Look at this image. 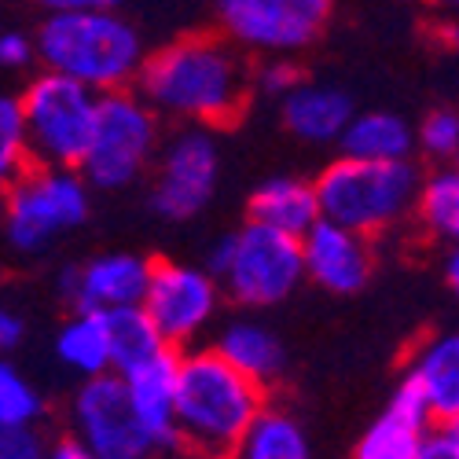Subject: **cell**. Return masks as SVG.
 Listing matches in <instances>:
<instances>
[{
	"label": "cell",
	"mask_w": 459,
	"mask_h": 459,
	"mask_svg": "<svg viewBox=\"0 0 459 459\" xmlns=\"http://www.w3.org/2000/svg\"><path fill=\"white\" fill-rule=\"evenodd\" d=\"M264 408L269 397L261 382L228 364L217 350L180 353L177 427L184 448L203 459H228Z\"/></svg>",
	"instance_id": "obj_1"
},
{
	"label": "cell",
	"mask_w": 459,
	"mask_h": 459,
	"mask_svg": "<svg viewBox=\"0 0 459 459\" xmlns=\"http://www.w3.org/2000/svg\"><path fill=\"white\" fill-rule=\"evenodd\" d=\"M140 96L184 122H228L247 100V70L213 37H187L155 52L140 70Z\"/></svg>",
	"instance_id": "obj_2"
},
{
	"label": "cell",
	"mask_w": 459,
	"mask_h": 459,
	"mask_svg": "<svg viewBox=\"0 0 459 459\" xmlns=\"http://www.w3.org/2000/svg\"><path fill=\"white\" fill-rule=\"evenodd\" d=\"M37 59L89 89L118 92L143 70V41L129 19L114 12H48L37 30Z\"/></svg>",
	"instance_id": "obj_3"
},
{
	"label": "cell",
	"mask_w": 459,
	"mask_h": 459,
	"mask_svg": "<svg viewBox=\"0 0 459 459\" xmlns=\"http://www.w3.org/2000/svg\"><path fill=\"white\" fill-rule=\"evenodd\" d=\"M419 187H423V173L415 169L411 159L371 162L338 155L316 177L320 213L360 236L386 232L401 217H408L419 203Z\"/></svg>",
	"instance_id": "obj_4"
},
{
	"label": "cell",
	"mask_w": 459,
	"mask_h": 459,
	"mask_svg": "<svg viewBox=\"0 0 459 459\" xmlns=\"http://www.w3.org/2000/svg\"><path fill=\"white\" fill-rule=\"evenodd\" d=\"M206 269L221 280L232 301L247 309H269L287 301L305 280V254L298 236H283L276 228L250 221L210 247Z\"/></svg>",
	"instance_id": "obj_5"
},
{
	"label": "cell",
	"mask_w": 459,
	"mask_h": 459,
	"mask_svg": "<svg viewBox=\"0 0 459 459\" xmlns=\"http://www.w3.org/2000/svg\"><path fill=\"white\" fill-rule=\"evenodd\" d=\"M22 114L37 166L82 169L100 118L96 89L66 78V74L45 70L22 92Z\"/></svg>",
	"instance_id": "obj_6"
},
{
	"label": "cell",
	"mask_w": 459,
	"mask_h": 459,
	"mask_svg": "<svg viewBox=\"0 0 459 459\" xmlns=\"http://www.w3.org/2000/svg\"><path fill=\"white\" fill-rule=\"evenodd\" d=\"M89 180L63 166L26 169L4 199V236L15 250L37 254L52 247L63 232L85 224Z\"/></svg>",
	"instance_id": "obj_7"
},
{
	"label": "cell",
	"mask_w": 459,
	"mask_h": 459,
	"mask_svg": "<svg viewBox=\"0 0 459 459\" xmlns=\"http://www.w3.org/2000/svg\"><path fill=\"white\" fill-rule=\"evenodd\" d=\"M155 147H159L155 107L126 89L103 92L92 147L82 162V177L103 191L129 187L147 169V162L155 159Z\"/></svg>",
	"instance_id": "obj_8"
},
{
	"label": "cell",
	"mask_w": 459,
	"mask_h": 459,
	"mask_svg": "<svg viewBox=\"0 0 459 459\" xmlns=\"http://www.w3.org/2000/svg\"><path fill=\"white\" fill-rule=\"evenodd\" d=\"M74 437L100 459H155L159 445L147 434L143 419L129 397L118 371L85 378L70 404Z\"/></svg>",
	"instance_id": "obj_9"
},
{
	"label": "cell",
	"mask_w": 459,
	"mask_h": 459,
	"mask_svg": "<svg viewBox=\"0 0 459 459\" xmlns=\"http://www.w3.org/2000/svg\"><path fill=\"white\" fill-rule=\"evenodd\" d=\"M221 294L224 287L210 269H195V264H180V261H155V276H151L143 309L169 346L180 350L213 324Z\"/></svg>",
	"instance_id": "obj_10"
},
{
	"label": "cell",
	"mask_w": 459,
	"mask_h": 459,
	"mask_svg": "<svg viewBox=\"0 0 459 459\" xmlns=\"http://www.w3.org/2000/svg\"><path fill=\"white\" fill-rule=\"evenodd\" d=\"M221 155L210 129H180L159 159V177L151 187V206L166 221H187L206 210L217 191Z\"/></svg>",
	"instance_id": "obj_11"
},
{
	"label": "cell",
	"mask_w": 459,
	"mask_h": 459,
	"mask_svg": "<svg viewBox=\"0 0 459 459\" xmlns=\"http://www.w3.org/2000/svg\"><path fill=\"white\" fill-rule=\"evenodd\" d=\"M151 276H155V261H147L143 254L114 250L66 269L59 276V294L74 309L114 313V309H129V305H143Z\"/></svg>",
	"instance_id": "obj_12"
},
{
	"label": "cell",
	"mask_w": 459,
	"mask_h": 459,
	"mask_svg": "<svg viewBox=\"0 0 459 459\" xmlns=\"http://www.w3.org/2000/svg\"><path fill=\"white\" fill-rule=\"evenodd\" d=\"M301 254H305V276L327 294H357L371 280L368 236L327 217H320L301 236Z\"/></svg>",
	"instance_id": "obj_13"
},
{
	"label": "cell",
	"mask_w": 459,
	"mask_h": 459,
	"mask_svg": "<svg viewBox=\"0 0 459 459\" xmlns=\"http://www.w3.org/2000/svg\"><path fill=\"white\" fill-rule=\"evenodd\" d=\"M217 19L236 45L257 52H298L320 37L287 0H217Z\"/></svg>",
	"instance_id": "obj_14"
},
{
	"label": "cell",
	"mask_w": 459,
	"mask_h": 459,
	"mask_svg": "<svg viewBox=\"0 0 459 459\" xmlns=\"http://www.w3.org/2000/svg\"><path fill=\"white\" fill-rule=\"evenodd\" d=\"M437 427V419L427 404V397L419 394V386L404 375L397 382L394 397L386 401L375 415V423L360 434L353 459H415V452L423 448L430 430Z\"/></svg>",
	"instance_id": "obj_15"
},
{
	"label": "cell",
	"mask_w": 459,
	"mask_h": 459,
	"mask_svg": "<svg viewBox=\"0 0 459 459\" xmlns=\"http://www.w3.org/2000/svg\"><path fill=\"white\" fill-rule=\"evenodd\" d=\"M126 378L129 397L143 419L147 434L155 437L159 452H177L184 448L180 441V427H177V378H180V353L166 350L155 360H147L140 368H133Z\"/></svg>",
	"instance_id": "obj_16"
},
{
	"label": "cell",
	"mask_w": 459,
	"mask_h": 459,
	"mask_svg": "<svg viewBox=\"0 0 459 459\" xmlns=\"http://www.w3.org/2000/svg\"><path fill=\"white\" fill-rule=\"evenodd\" d=\"M280 114L283 126L305 143H338L346 126L357 118L353 96L324 82H301L298 89H290L280 100Z\"/></svg>",
	"instance_id": "obj_17"
},
{
	"label": "cell",
	"mask_w": 459,
	"mask_h": 459,
	"mask_svg": "<svg viewBox=\"0 0 459 459\" xmlns=\"http://www.w3.org/2000/svg\"><path fill=\"white\" fill-rule=\"evenodd\" d=\"M247 210H250V221L254 224L276 228V232L298 236V239L324 217L320 213L316 184L301 180V177H269L264 184L254 187Z\"/></svg>",
	"instance_id": "obj_18"
},
{
	"label": "cell",
	"mask_w": 459,
	"mask_h": 459,
	"mask_svg": "<svg viewBox=\"0 0 459 459\" xmlns=\"http://www.w3.org/2000/svg\"><path fill=\"white\" fill-rule=\"evenodd\" d=\"M427 397L437 427L459 415V334H434L415 350L404 371Z\"/></svg>",
	"instance_id": "obj_19"
},
{
	"label": "cell",
	"mask_w": 459,
	"mask_h": 459,
	"mask_svg": "<svg viewBox=\"0 0 459 459\" xmlns=\"http://www.w3.org/2000/svg\"><path fill=\"white\" fill-rule=\"evenodd\" d=\"M213 350L228 364H236L243 375L261 382V386L276 382L283 375V368H287L283 342L264 324H257V320H232V324H224L217 342H213Z\"/></svg>",
	"instance_id": "obj_20"
},
{
	"label": "cell",
	"mask_w": 459,
	"mask_h": 459,
	"mask_svg": "<svg viewBox=\"0 0 459 459\" xmlns=\"http://www.w3.org/2000/svg\"><path fill=\"white\" fill-rule=\"evenodd\" d=\"M342 155L350 159H371V162H404L419 147L411 126L394 110H364L346 126L338 140Z\"/></svg>",
	"instance_id": "obj_21"
},
{
	"label": "cell",
	"mask_w": 459,
	"mask_h": 459,
	"mask_svg": "<svg viewBox=\"0 0 459 459\" xmlns=\"http://www.w3.org/2000/svg\"><path fill=\"white\" fill-rule=\"evenodd\" d=\"M56 357L82 378H96L114 371V350H110V320L107 313L74 309V316L56 334Z\"/></svg>",
	"instance_id": "obj_22"
},
{
	"label": "cell",
	"mask_w": 459,
	"mask_h": 459,
	"mask_svg": "<svg viewBox=\"0 0 459 459\" xmlns=\"http://www.w3.org/2000/svg\"><path fill=\"white\" fill-rule=\"evenodd\" d=\"M228 459H313V445L290 411L269 404Z\"/></svg>",
	"instance_id": "obj_23"
},
{
	"label": "cell",
	"mask_w": 459,
	"mask_h": 459,
	"mask_svg": "<svg viewBox=\"0 0 459 459\" xmlns=\"http://www.w3.org/2000/svg\"><path fill=\"white\" fill-rule=\"evenodd\" d=\"M110 320V350H114V371L129 375L133 368L155 360L159 353L173 350L155 327V320L147 316L143 305H129V309H114L107 313Z\"/></svg>",
	"instance_id": "obj_24"
},
{
	"label": "cell",
	"mask_w": 459,
	"mask_h": 459,
	"mask_svg": "<svg viewBox=\"0 0 459 459\" xmlns=\"http://www.w3.org/2000/svg\"><path fill=\"white\" fill-rule=\"evenodd\" d=\"M415 217L427 228L430 239L445 247L459 243V169L455 166H437L430 177H423Z\"/></svg>",
	"instance_id": "obj_25"
},
{
	"label": "cell",
	"mask_w": 459,
	"mask_h": 459,
	"mask_svg": "<svg viewBox=\"0 0 459 459\" xmlns=\"http://www.w3.org/2000/svg\"><path fill=\"white\" fill-rule=\"evenodd\" d=\"M30 159L33 147H30L22 100L0 96V187H12L30 169Z\"/></svg>",
	"instance_id": "obj_26"
},
{
	"label": "cell",
	"mask_w": 459,
	"mask_h": 459,
	"mask_svg": "<svg viewBox=\"0 0 459 459\" xmlns=\"http://www.w3.org/2000/svg\"><path fill=\"white\" fill-rule=\"evenodd\" d=\"M41 415H45V401L37 394V386L12 360L0 357V423L37 427Z\"/></svg>",
	"instance_id": "obj_27"
},
{
	"label": "cell",
	"mask_w": 459,
	"mask_h": 459,
	"mask_svg": "<svg viewBox=\"0 0 459 459\" xmlns=\"http://www.w3.org/2000/svg\"><path fill=\"white\" fill-rule=\"evenodd\" d=\"M419 151L437 162V166H452L459 155V114L455 110H430L423 126L415 133Z\"/></svg>",
	"instance_id": "obj_28"
},
{
	"label": "cell",
	"mask_w": 459,
	"mask_h": 459,
	"mask_svg": "<svg viewBox=\"0 0 459 459\" xmlns=\"http://www.w3.org/2000/svg\"><path fill=\"white\" fill-rule=\"evenodd\" d=\"M41 430L22 423H0V459H48Z\"/></svg>",
	"instance_id": "obj_29"
},
{
	"label": "cell",
	"mask_w": 459,
	"mask_h": 459,
	"mask_svg": "<svg viewBox=\"0 0 459 459\" xmlns=\"http://www.w3.org/2000/svg\"><path fill=\"white\" fill-rule=\"evenodd\" d=\"M257 85H261V92L283 100L290 89L301 85V70H298L294 63H287V59H273V63H264V66L257 70Z\"/></svg>",
	"instance_id": "obj_30"
},
{
	"label": "cell",
	"mask_w": 459,
	"mask_h": 459,
	"mask_svg": "<svg viewBox=\"0 0 459 459\" xmlns=\"http://www.w3.org/2000/svg\"><path fill=\"white\" fill-rule=\"evenodd\" d=\"M37 56V45H30V37L15 33V30H0V66L19 70Z\"/></svg>",
	"instance_id": "obj_31"
},
{
	"label": "cell",
	"mask_w": 459,
	"mask_h": 459,
	"mask_svg": "<svg viewBox=\"0 0 459 459\" xmlns=\"http://www.w3.org/2000/svg\"><path fill=\"white\" fill-rule=\"evenodd\" d=\"M415 459H459V437H452L445 427H434Z\"/></svg>",
	"instance_id": "obj_32"
},
{
	"label": "cell",
	"mask_w": 459,
	"mask_h": 459,
	"mask_svg": "<svg viewBox=\"0 0 459 459\" xmlns=\"http://www.w3.org/2000/svg\"><path fill=\"white\" fill-rule=\"evenodd\" d=\"M22 334H26V324L15 309H4L0 305V353H12L22 346Z\"/></svg>",
	"instance_id": "obj_33"
},
{
	"label": "cell",
	"mask_w": 459,
	"mask_h": 459,
	"mask_svg": "<svg viewBox=\"0 0 459 459\" xmlns=\"http://www.w3.org/2000/svg\"><path fill=\"white\" fill-rule=\"evenodd\" d=\"M48 12H114L122 0H41Z\"/></svg>",
	"instance_id": "obj_34"
},
{
	"label": "cell",
	"mask_w": 459,
	"mask_h": 459,
	"mask_svg": "<svg viewBox=\"0 0 459 459\" xmlns=\"http://www.w3.org/2000/svg\"><path fill=\"white\" fill-rule=\"evenodd\" d=\"M48 459H100V455H92L78 437H70V441L52 445V448H48Z\"/></svg>",
	"instance_id": "obj_35"
},
{
	"label": "cell",
	"mask_w": 459,
	"mask_h": 459,
	"mask_svg": "<svg viewBox=\"0 0 459 459\" xmlns=\"http://www.w3.org/2000/svg\"><path fill=\"white\" fill-rule=\"evenodd\" d=\"M445 280H448L452 294L459 298V243L448 247V254H445Z\"/></svg>",
	"instance_id": "obj_36"
},
{
	"label": "cell",
	"mask_w": 459,
	"mask_h": 459,
	"mask_svg": "<svg viewBox=\"0 0 459 459\" xmlns=\"http://www.w3.org/2000/svg\"><path fill=\"white\" fill-rule=\"evenodd\" d=\"M445 430H448V434H452V437H459V415H455V419H452V423H445Z\"/></svg>",
	"instance_id": "obj_37"
},
{
	"label": "cell",
	"mask_w": 459,
	"mask_h": 459,
	"mask_svg": "<svg viewBox=\"0 0 459 459\" xmlns=\"http://www.w3.org/2000/svg\"><path fill=\"white\" fill-rule=\"evenodd\" d=\"M434 4H441V8H452V12H459V0H434Z\"/></svg>",
	"instance_id": "obj_38"
},
{
	"label": "cell",
	"mask_w": 459,
	"mask_h": 459,
	"mask_svg": "<svg viewBox=\"0 0 459 459\" xmlns=\"http://www.w3.org/2000/svg\"><path fill=\"white\" fill-rule=\"evenodd\" d=\"M452 166H455V169H459V155H455V162H452Z\"/></svg>",
	"instance_id": "obj_39"
}]
</instances>
